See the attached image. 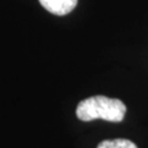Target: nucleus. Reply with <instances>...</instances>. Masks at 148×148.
I'll return each instance as SVG.
<instances>
[{
    "label": "nucleus",
    "instance_id": "nucleus-1",
    "mask_svg": "<svg viewBox=\"0 0 148 148\" xmlns=\"http://www.w3.org/2000/svg\"><path fill=\"white\" fill-rule=\"evenodd\" d=\"M126 114V106L119 99H111L104 95L91 96L80 101L77 108V116L82 121H92L101 119L110 122L122 121Z\"/></svg>",
    "mask_w": 148,
    "mask_h": 148
},
{
    "label": "nucleus",
    "instance_id": "nucleus-2",
    "mask_svg": "<svg viewBox=\"0 0 148 148\" xmlns=\"http://www.w3.org/2000/svg\"><path fill=\"white\" fill-rule=\"evenodd\" d=\"M46 10L54 15H67L77 6L78 0H38Z\"/></svg>",
    "mask_w": 148,
    "mask_h": 148
},
{
    "label": "nucleus",
    "instance_id": "nucleus-3",
    "mask_svg": "<svg viewBox=\"0 0 148 148\" xmlns=\"http://www.w3.org/2000/svg\"><path fill=\"white\" fill-rule=\"evenodd\" d=\"M98 148H137V146L130 140L116 138V140H105L98 146Z\"/></svg>",
    "mask_w": 148,
    "mask_h": 148
}]
</instances>
